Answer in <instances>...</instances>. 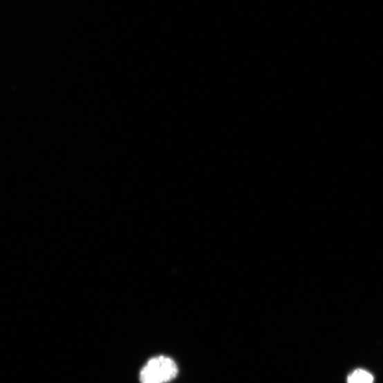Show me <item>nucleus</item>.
I'll return each mask as SVG.
<instances>
[{
  "mask_svg": "<svg viewBox=\"0 0 383 383\" xmlns=\"http://www.w3.org/2000/svg\"><path fill=\"white\" fill-rule=\"evenodd\" d=\"M178 373L176 362L171 358L163 357L150 359L140 373L142 383H167Z\"/></svg>",
  "mask_w": 383,
  "mask_h": 383,
  "instance_id": "nucleus-1",
  "label": "nucleus"
},
{
  "mask_svg": "<svg viewBox=\"0 0 383 383\" xmlns=\"http://www.w3.org/2000/svg\"><path fill=\"white\" fill-rule=\"evenodd\" d=\"M373 375L366 371L358 369L354 371L348 377V383H373Z\"/></svg>",
  "mask_w": 383,
  "mask_h": 383,
  "instance_id": "nucleus-2",
  "label": "nucleus"
}]
</instances>
